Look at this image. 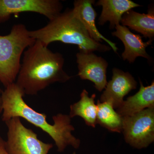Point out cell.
<instances>
[{
	"instance_id": "1",
	"label": "cell",
	"mask_w": 154,
	"mask_h": 154,
	"mask_svg": "<svg viewBox=\"0 0 154 154\" xmlns=\"http://www.w3.org/2000/svg\"><path fill=\"white\" fill-rule=\"evenodd\" d=\"M25 94L16 83L11 84L2 92V119L5 122L17 117L39 128L48 134L55 142L57 151L62 152L68 146L79 147L81 141L72 134L75 128L69 115L59 113L53 116V125L47 121V116L33 110L24 101Z\"/></svg>"
},
{
	"instance_id": "2",
	"label": "cell",
	"mask_w": 154,
	"mask_h": 154,
	"mask_svg": "<svg viewBox=\"0 0 154 154\" xmlns=\"http://www.w3.org/2000/svg\"><path fill=\"white\" fill-rule=\"evenodd\" d=\"M23 54L15 83L25 95H37L50 85L66 82L71 78L64 70L63 55L41 42L36 40Z\"/></svg>"
},
{
	"instance_id": "3",
	"label": "cell",
	"mask_w": 154,
	"mask_h": 154,
	"mask_svg": "<svg viewBox=\"0 0 154 154\" xmlns=\"http://www.w3.org/2000/svg\"><path fill=\"white\" fill-rule=\"evenodd\" d=\"M30 37L48 46L50 43L60 41L77 45L84 52H106L111 48L92 39L82 22L75 15L72 9H67L49 20L44 27L29 30Z\"/></svg>"
},
{
	"instance_id": "4",
	"label": "cell",
	"mask_w": 154,
	"mask_h": 154,
	"mask_svg": "<svg viewBox=\"0 0 154 154\" xmlns=\"http://www.w3.org/2000/svg\"><path fill=\"white\" fill-rule=\"evenodd\" d=\"M35 41L22 24L14 25L8 35H0V82L5 88L16 82L22 54Z\"/></svg>"
},
{
	"instance_id": "5",
	"label": "cell",
	"mask_w": 154,
	"mask_h": 154,
	"mask_svg": "<svg viewBox=\"0 0 154 154\" xmlns=\"http://www.w3.org/2000/svg\"><path fill=\"white\" fill-rule=\"evenodd\" d=\"M8 127L6 147L10 154H48L53 147L51 143L40 140L32 130L27 128L19 117L6 122Z\"/></svg>"
},
{
	"instance_id": "6",
	"label": "cell",
	"mask_w": 154,
	"mask_h": 154,
	"mask_svg": "<svg viewBox=\"0 0 154 154\" xmlns=\"http://www.w3.org/2000/svg\"><path fill=\"white\" fill-rule=\"evenodd\" d=\"M122 132L131 146L139 149L147 147L154 141V107L123 117Z\"/></svg>"
},
{
	"instance_id": "7",
	"label": "cell",
	"mask_w": 154,
	"mask_h": 154,
	"mask_svg": "<svg viewBox=\"0 0 154 154\" xmlns=\"http://www.w3.org/2000/svg\"><path fill=\"white\" fill-rule=\"evenodd\" d=\"M62 9V4L58 0H0V24L12 15L25 12L37 13L50 20Z\"/></svg>"
},
{
	"instance_id": "8",
	"label": "cell",
	"mask_w": 154,
	"mask_h": 154,
	"mask_svg": "<svg viewBox=\"0 0 154 154\" xmlns=\"http://www.w3.org/2000/svg\"><path fill=\"white\" fill-rule=\"evenodd\" d=\"M78 75L82 79L93 82L99 92L105 89L107 83L106 72L108 66L107 61L98 57L93 52L79 51L76 54Z\"/></svg>"
},
{
	"instance_id": "9",
	"label": "cell",
	"mask_w": 154,
	"mask_h": 154,
	"mask_svg": "<svg viewBox=\"0 0 154 154\" xmlns=\"http://www.w3.org/2000/svg\"><path fill=\"white\" fill-rule=\"evenodd\" d=\"M137 86V82L129 72L114 68L112 79L107 82L100 102H108L117 109L124 101L125 96L136 89Z\"/></svg>"
},
{
	"instance_id": "10",
	"label": "cell",
	"mask_w": 154,
	"mask_h": 154,
	"mask_svg": "<svg viewBox=\"0 0 154 154\" xmlns=\"http://www.w3.org/2000/svg\"><path fill=\"white\" fill-rule=\"evenodd\" d=\"M115 28L116 31L112 32V35L119 38L124 44V51L122 54L123 60L132 63L140 57L150 59L146 48L152 44V39L144 42L140 35L132 33L126 26L120 24L116 25Z\"/></svg>"
},
{
	"instance_id": "11",
	"label": "cell",
	"mask_w": 154,
	"mask_h": 154,
	"mask_svg": "<svg viewBox=\"0 0 154 154\" xmlns=\"http://www.w3.org/2000/svg\"><path fill=\"white\" fill-rule=\"evenodd\" d=\"M94 0H76L74 2L72 9L76 17L82 22L92 39L97 42L105 41L115 52L118 48L115 43L108 40L99 32L96 27V13L93 7Z\"/></svg>"
},
{
	"instance_id": "12",
	"label": "cell",
	"mask_w": 154,
	"mask_h": 154,
	"mask_svg": "<svg viewBox=\"0 0 154 154\" xmlns=\"http://www.w3.org/2000/svg\"><path fill=\"white\" fill-rule=\"evenodd\" d=\"M139 91L130 96L116 109V111L122 117L131 116L146 108L154 107V82L150 86L144 87L140 81Z\"/></svg>"
},
{
	"instance_id": "13",
	"label": "cell",
	"mask_w": 154,
	"mask_h": 154,
	"mask_svg": "<svg viewBox=\"0 0 154 154\" xmlns=\"http://www.w3.org/2000/svg\"><path fill=\"white\" fill-rule=\"evenodd\" d=\"M96 5L102 7L99 19V25H103L109 22L110 29L115 28L116 25L120 24L125 13L134 8L141 6L130 0H99Z\"/></svg>"
},
{
	"instance_id": "14",
	"label": "cell",
	"mask_w": 154,
	"mask_h": 154,
	"mask_svg": "<svg viewBox=\"0 0 154 154\" xmlns=\"http://www.w3.org/2000/svg\"><path fill=\"white\" fill-rule=\"evenodd\" d=\"M122 25L128 26L133 30L141 33L144 37L152 39L154 36V10H149L147 14H140L133 10L125 13L121 21Z\"/></svg>"
},
{
	"instance_id": "15",
	"label": "cell",
	"mask_w": 154,
	"mask_h": 154,
	"mask_svg": "<svg viewBox=\"0 0 154 154\" xmlns=\"http://www.w3.org/2000/svg\"><path fill=\"white\" fill-rule=\"evenodd\" d=\"M81 99L79 102L71 105L69 116L71 118L75 116L82 117L87 125L95 128L97 122V105L95 103L96 94L89 97L88 91L83 90L80 95Z\"/></svg>"
},
{
	"instance_id": "16",
	"label": "cell",
	"mask_w": 154,
	"mask_h": 154,
	"mask_svg": "<svg viewBox=\"0 0 154 154\" xmlns=\"http://www.w3.org/2000/svg\"><path fill=\"white\" fill-rule=\"evenodd\" d=\"M97 124L112 132L121 133L123 127V117L114 110L112 105L107 102H97Z\"/></svg>"
},
{
	"instance_id": "17",
	"label": "cell",
	"mask_w": 154,
	"mask_h": 154,
	"mask_svg": "<svg viewBox=\"0 0 154 154\" xmlns=\"http://www.w3.org/2000/svg\"><path fill=\"white\" fill-rule=\"evenodd\" d=\"M0 154H10L6 147L5 141L0 136Z\"/></svg>"
},
{
	"instance_id": "18",
	"label": "cell",
	"mask_w": 154,
	"mask_h": 154,
	"mask_svg": "<svg viewBox=\"0 0 154 154\" xmlns=\"http://www.w3.org/2000/svg\"><path fill=\"white\" fill-rule=\"evenodd\" d=\"M2 91L0 90V113L2 112Z\"/></svg>"
},
{
	"instance_id": "19",
	"label": "cell",
	"mask_w": 154,
	"mask_h": 154,
	"mask_svg": "<svg viewBox=\"0 0 154 154\" xmlns=\"http://www.w3.org/2000/svg\"><path fill=\"white\" fill-rule=\"evenodd\" d=\"M73 154H76L75 152H74L73 153Z\"/></svg>"
}]
</instances>
